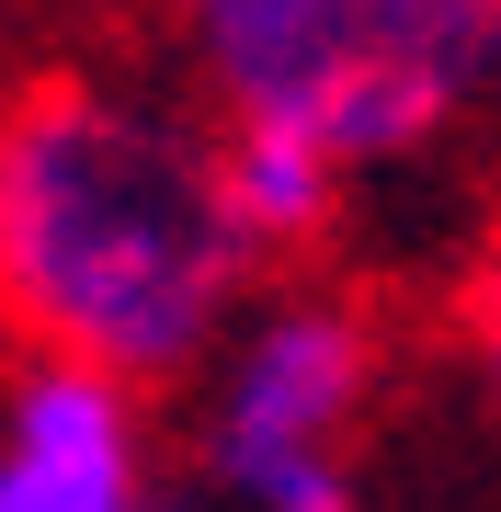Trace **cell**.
Segmentation results:
<instances>
[{
	"mask_svg": "<svg viewBox=\"0 0 501 512\" xmlns=\"http://www.w3.org/2000/svg\"><path fill=\"white\" fill-rule=\"evenodd\" d=\"M217 137L114 80H35L0 103V330L137 387L217 365L251 296Z\"/></svg>",
	"mask_w": 501,
	"mask_h": 512,
	"instance_id": "6da1fadb",
	"label": "cell"
},
{
	"mask_svg": "<svg viewBox=\"0 0 501 512\" xmlns=\"http://www.w3.org/2000/svg\"><path fill=\"white\" fill-rule=\"evenodd\" d=\"M217 126H308L353 171L456 137L501 92V0H171Z\"/></svg>",
	"mask_w": 501,
	"mask_h": 512,
	"instance_id": "7a4b0ae2",
	"label": "cell"
},
{
	"mask_svg": "<svg viewBox=\"0 0 501 512\" xmlns=\"http://www.w3.org/2000/svg\"><path fill=\"white\" fill-rule=\"evenodd\" d=\"M376 399V330L353 296H274L217 342L194 490L228 512H353V421Z\"/></svg>",
	"mask_w": 501,
	"mask_h": 512,
	"instance_id": "3957f363",
	"label": "cell"
},
{
	"mask_svg": "<svg viewBox=\"0 0 501 512\" xmlns=\"http://www.w3.org/2000/svg\"><path fill=\"white\" fill-rule=\"evenodd\" d=\"M0 512H160L149 387L80 353H23L0 376Z\"/></svg>",
	"mask_w": 501,
	"mask_h": 512,
	"instance_id": "277c9868",
	"label": "cell"
},
{
	"mask_svg": "<svg viewBox=\"0 0 501 512\" xmlns=\"http://www.w3.org/2000/svg\"><path fill=\"white\" fill-rule=\"evenodd\" d=\"M217 171H228V217L251 228V251H308L353 183V160L308 126H217Z\"/></svg>",
	"mask_w": 501,
	"mask_h": 512,
	"instance_id": "5b68a950",
	"label": "cell"
},
{
	"mask_svg": "<svg viewBox=\"0 0 501 512\" xmlns=\"http://www.w3.org/2000/svg\"><path fill=\"white\" fill-rule=\"evenodd\" d=\"M456 365H467V399H479V421H490V444H501V251L467 274V296H456Z\"/></svg>",
	"mask_w": 501,
	"mask_h": 512,
	"instance_id": "8992f818",
	"label": "cell"
},
{
	"mask_svg": "<svg viewBox=\"0 0 501 512\" xmlns=\"http://www.w3.org/2000/svg\"><path fill=\"white\" fill-rule=\"evenodd\" d=\"M160 512H228V501H217V490H194V501H160Z\"/></svg>",
	"mask_w": 501,
	"mask_h": 512,
	"instance_id": "52a82bcc",
	"label": "cell"
}]
</instances>
